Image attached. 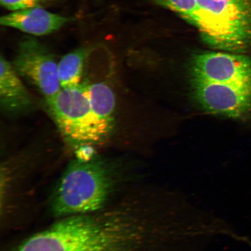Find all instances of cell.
I'll list each match as a JSON object with an SVG mask.
<instances>
[{"mask_svg": "<svg viewBox=\"0 0 251 251\" xmlns=\"http://www.w3.org/2000/svg\"><path fill=\"white\" fill-rule=\"evenodd\" d=\"M147 226L133 209L65 216L12 251H140Z\"/></svg>", "mask_w": 251, "mask_h": 251, "instance_id": "cell-1", "label": "cell"}, {"mask_svg": "<svg viewBox=\"0 0 251 251\" xmlns=\"http://www.w3.org/2000/svg\"><path fill=\"white\" fill-rule=\"evenodd\" d=\"M118 184L117 171L107 159L97 153L70 162L59 180L51 200L56 216L101 211Z\"/></svg>", "mask_w": 251, "mask_h": 251, "instance_id": "cell-2", "label": "cell"}, {"mask_svg": "<svg viewBox=\"0 0 251 251\" xmlns=\"http://www.w3.org/2000/svg\"><path fill=\"white\" fill-rule=\"evenodd\" d=\"M203 42L221 51L251 50V0H196Z\"/></svg>", "mask_w": 251, "mask_h": 251, "instance_id": "cell-3", "label": "cell"}, {"mask_svg": "<svg viewBox=\"0 0 251 251\" xmlns=\"http://www.w3.org/2000/svg\"><path fill=\"white\" fill-rule=\"evenodd\" d=\"M88 83L62 89L54 98L45 101L47 112L65 143L76 151L83 146H98L106 140L91 107Z\"/></svg>", "mask_w": 251, "mask_h": 251, "instance_id": "cell-4", "label": "cell"}, {"mask_svg": "<svg viewBox=\"0 0 251 251\" xmlns=\"http://www.w3.org/2000/svg\"><path fill=\"white\" fill-rule=\"evenodd\" d=\"M11 64L19 76L35 87L45 101L61 90L58 64L50 50L36 39L27 37L22 40Z\"/></svg>", "mask_w": 251, "mask_h": 251, "instance_id": "cell-5", "label": "cell"}, {"mask_svg": "<svg viewBox=\"0 0 251 251\" xmlns=\"http://www.w3.org/2000/svg\"><path fill=\"white\" fill-rule=\"evenodd\" d=\"M194 98L211 114L243 119L251 112V87L191 78Z\"/></svg>", "mask_w": 251, "mask_h": 251, "instance_id": "cell-6", "label": "cell"}, {"mask_svg": "<svg viewBox=\"0 0 251 251\" xmlns=\"http://www.w3.org/2000/svg\"><path fill=\"white\" fill-rule=\"evenodd\" d=\"M191 78L251 87V57L226 51L206 52L193 56Z\"/></svg>", "mask_w": 251, "mask_h": 251, "instance_id": "cell-7", "label": "cell"}, {"mask_svg": "<svg viewBox=\"0 0 251 251\" xmlns=\"http://www.w3.org/2000/svg\"><path fill=\"white\" fill-rule=\"evenodd\" d=\"M0 106L5 114L20 116L32 111L34 102L11 62L0 59Z\"/></svg>", "mask_w": 251, "mask_h": 251, "instance_id": "cell-8", "label": "cell"}, {"mask_svg": "<svg viewBox=\"0 0 251 251\" xmlns=\"http://www.w3.org/2000/svg\"><path fill=\"white\" fill-rule=\"evenodd\" d=\"M73 18L52 13L40 7L15 11L0 19L2 26L14 28L31 35L40 36L55 32Z\"/></svg>", "mask_w": 251, "mask_h": 251, "instance_id": "cell-9", "label": "cell"}, {"mask_svg": "<svg viewBox=\"0 0 251 251\" xmlns=\"http://www.w3.org/2000/svg\"><path fill=\"white\" fill-rule=\"evenodd\" d=\"M87 94L91 107L106 139L115 127L116 99L111 88L104 82L88 83Z\"/></svg>", "mask_w": 251, "mask_h": 251, "instance_id": "cell-10", "label": "cell"}, {"mask_svg": "<svg viewBox=\"0 0 251 251\" xmlns=\"http://www.w3.org/2000/svg\"><path fill=\"white\" fill-rule=\"evenodd\" d=\"M93 51L91 47H80L68 53L58 63V74L62 89H70L82 83L84 67Z\"/></svg>", "mask_w": 251, "mask_h": 251, "instance_id": "cell-11", "label": "cell"}, {"mask_svg": "<svg viewBox=\"0 0 251 251\" xmlns=\"http://www.w3.org/2000/svg\"><path fill=\"white\" fill-rule=\"evenodd\" d=\"M162 7L174 11L198 29L199 18L196 0H153Z\"/></svg>", "mask_w": 251, "mask_h": 251, "instance_id": "cell-12", "label": "cell"}, {"mask_svg": "<svg viewBox=\"0 0 251 251\" xmlns=\"http://www.w3.org/2000/svg\"><path fill=\"white\" fill-rule=\"evenodd\" d=\"M5 8L12 11L30 8L40 7L46 0H0Z\"/></svg>", "mask_w": 251, "mask_h": 251, "instance_id": "cell-13", "label": "cell"}]
</instances>
